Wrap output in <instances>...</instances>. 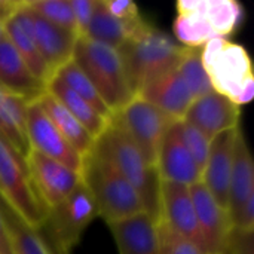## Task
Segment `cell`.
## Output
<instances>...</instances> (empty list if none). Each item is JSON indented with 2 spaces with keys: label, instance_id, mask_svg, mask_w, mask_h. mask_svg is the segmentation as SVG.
<instances>
[{
  "label": "cell",
  "instance_id": "1",
  "mask_svg": "<svg viewBox=\"0 0 254 254\" xmlns=\"http://www.w3.org/2000/svg\"><path fill=\"white\" fill-rule=\"evenodd\" d=\"M91 152L115 167V170L137 190L146 213L159 222L161 179L156 167L146 161L128 135L110 121L101 135L95 138Z\"/></svg>",
  "mask_w": 254,
  "mask_h": 254
},
{
  "label": "cell",
  "instance_id": "2",
  "mask_svg": "<svg viewBox=\"0 0 254 254\" xmlns=\"http://www.w3.org/2000/svg\"><path fill=\"white\" fill-rule=\"evenodd\" d=\"M244 19L237 0H179L173 24L176 39L185 48H202L214 39H228Z\"/></svg>",
  "mask_w": 254,
  "mask_h": 254
},
{
  "label": "cell",
  "instance_id": "3",
  "mask_svg": "<svg viewBox=\"0 0 254 254\" xmlns=\"http://www.w3.org/2000/svg\"><path fill=\"white\" fill-rule=\"evenodd\" d=\"M185 51L170 34L150 24L137 31L119 51L134 95L150 80L177 68Z\"/></svg>",
  "mask_w": 254,
  "mask_h": 254
},
{
  "label": "cell",
  "instance_id": "4",
  "mask_svg": "<svg viewBox=\"0 0 254 254\" xmlns=\"http://www.w3.org/2000/svg\"><path fill=\"white\" fill-rule=\"evenodd\" d=\"M71 60L91 80L113 115L134 97L122 55L118 49L98 43L86 36H79Z\"/></svg>",
  "mask_w": 254,
  "mask_h": 254
},
{
  "label": "cell",
  "instance_id": "5",
  "mask_svg": "<svg viewBox=\"0 0 254 254\" xmlns=\"http://www.w3.org/2000/svg\"><path fill=\"white\" fill-rule=\"evenodd\" d=\"M201 60L214 92L240 107L253 100V65L244 46L228 39H214L201 48Z\"/></svg>",
  "mask_w": 254,
  "mask_h": 254
},
{
  "label": "cell",
  "instance_id": "6",
  "mask_svg": "<svg viewBox=\"0 0 254 254\" xmlns=\"http://www.w3.org/2000/svg\"><path fill=\"white\" fill-rule=\"evenodd\" d=\"M80 176L95 202L98 216H101L106 223L146 213L137 190L113 165L92 152L83 158Z\"/></svg>",
  "mask_w": 254,
  "mask_h": 254
},
{
  "label": "cell",
  "instance_id": "7",
  "mask_svg": "<svg viewBox=\"0 0 254 254\" xmlns=\"http://www.w3.org/2000/svg\"><path fill=\"white\" fill-rule=\"evenodd\" d=\"M0 198L13 210V213L30 228L45 226L48 208L37 196L25 161L15 155L0 140Z\"/></svg>",
  "mask_w": 254,
  "mask_h": 254
},
{
  "label": "cell",
  "instance_id": "8",
  "mask_svg": "<svg viewBox=\"0 0 254 254\" xmlns=\"http://www.w3.org/2000/svg\"><path fill=\"white\" fill-rule=\"evenodd\" d=\"M112 122L128 135L146 161L156 167L162 140L176 119L138 95H134L131 101L113 115Z\"/></svg>",
  "mask_w": 254,
  "mask_h": 254
},
{
  "label": "cell",
  "instance_id": "9",
  "mask_svg": "<svg viewBox=\"0 0 254 254\" xmlns=\"http://www.w3.org/2000/svg\"><path fill=\"white\" fill-rule=\"evenodd\" d=\"M97 216L95 202L83 182L63 202L49 208L45 226L57 254L71 253Z\"/></svg>",
  "mask_w": 254,
  "mask_h": 254
},
{
  "label": "cell",
  "instance_id": "10",
  "mask_svg": "<svg viewBox=\"0 0 254 254\" xmlns=\"http://www.w3.org/2000/svg\"><path fill=\"white\" fill-rule=\"evenodd\" d=\"M25 135L30 150L39 152L80 174L83 158L61 135L42 109L37 97L25 104Z\"/></svg>",
  "mask_w": 254,
  "mask_h": 254
},
{
  "label": "cell",
  "instance_id": "11",
  "mask_svg": "<svg viewBox=\"0 0 254 254\" xmlns=\"http://www.w3.org/2000/svg\"><path fill=\"white\" fill-rule=\"evenodd\" d=\"M25 167L37 196L48 210L63 202L82 183L79 173L34 150L28 152Z\"/></svg>",
  "mask_w": 254,
  "mask_h": 254
},
{
  "label": "cell",
  "instance_id": "12",
  "mask_svg": "<svg viewBox=\"0 0 254 254\" xmlns=\"http://www.w3.org/2000/svg\"><path fill=\"white\" fill-rule=\"evenodd\" d=\"M159 223L173 234L196 244L204 253V241L188 186L161 182Z\"/></svg>",
  "mask_w": 254,
  "mask_h": 254
},
{
  "label": "cell",
  "instance_id": "13",
  "mask_svg": "<svg viewBox=\"0 0 254 254\" xmlns=\"http://www.w3.org/2000/svg\"><path fill=\"white\" fill-rule=\"evenodd\" d=\"M189 192L204 241V254H225L232 232L229 214L217 204L202 182L192 185Z\"/></svg>",
  "mask_w": 254,
  "mask_h": 254
},
{
  "label": "cell",
  "instance_id": "14",
  "mask_svg": "<svg viewBox=\"0 0 254 254\" xmlns=\"http://www.w3.org/2000/svg\"><path fill=\"white\" fill-rule=\"evenodd\" d=\"M238 129L240 128L225 131L211 140L208 159L201 179L208 192L226 213L229 210V183Z\"/></svg>",
  "mask_w": 254,
  "mask_h": 254
},
{
  "label": "cell",
  "instance_id": "15",
  "mask_svg": "<svg viewBox=\"0 0 254 254\" xmlns=\"http://www.w3.org/2000/svg\"><path fill=\"white\" fill-rule=\"evenodd\" d=\"M240 118L241 107L213 91L193 100L183 119L213 140L225 131L240 128Z\"/></svg>",
  "mask_w": 254,
  "mask_h": 254
},
{
  "label": "cell",
  "instance_id": "16",
  "mask_svg": "<svg viewBox=\"0 0 254 254\" xmlns=\"http://www.w3.org/2000/svg\"><path fill=\"white\" fill-rule=\"evenodd\" d=\"M176 122L167 131L159 147L156 171L161 182H170L190 188L192 185L201 182L202 173L182 143L176 128Z\"/></svg>",
  "mask_w": 254,
  "mask_h": 254
},
{
  "label": "cell",
  "instance_id": "17",
  "mask_svg": "<svg viewBox=\"0 0 254 254\" xmlns=\"http://www.w3.org/2000/svg\"><path fill=\"white\" fill-rule=\"evenodd\" d=\"M119 254H162L159 222L147 213L107 223Z\"/></svg>",
  "mask_w": 254,
  "mask_h": 254
},
{
  "label": "cell",
  "instance_id": "18",
  "mask_svg": "<svg viewBox=\"0 0 254 254\" xmlns=\"http://www.w3.org/2000/svg\"><path fill=\"white\" fill-rule=\"evenodd\" d=\"M3 28L4 36L16 49L33 76L39 79L43 85H46V82L52 77V71L36 46L33 37L31 16L24 1H19L18 7L3 21Z\"/></svg>",
  "mask_w": 254,
  "mask_h": 254
},
{
  "label": "cell",
  "instance_id": "19",
  "mask_svg": "<svg viewBox=\"0 0 254 254\" xmlns=\"http://www.w3.org/2000/svg\"><path fill=\"white\" fill-rule=\"evenodd\" d=\"M135 95L153 104L176 121L186 116L195 100L177 68L150 80Z\"/></svg>",
  "mask_w": 254,
  "mask_h": 254
},
{
  "label": "cell",
  "instance_id": "20",
  "mask_svg": "<svg viewBox=\"0 0 254 254\" xmlns=\"http://www.w3.org/2000/svg\"><path fill=\"white\" fill-rule=\"evenodd\" d=\"M27 9L31 16L33 37H34L36 46L54 74L61 65H64L73 58L76 39L79 36L51 24L49 21L39 16L30 7Z\"/></svg>",
  "mask_w": 254,
  "mask_h": 254
},
{
  "label": "cell",
  "instance_id": "21",
  "mask_svg": "<svg viewBox=\"0 0 254 254\" xmlns=\"http://www.w3.org/2000/svg\"><path fill=\"white\" fill-rule=\"evenodd\" d=\"M0 88L25 100H33L45 91V85L33 76L6 36L0 42Z\"/></svg>",
  "mask_w": 254,
  "mask_h": 254
},
{
  "label": "cell",
  "instance_id": "22",
  "mask_svg": "<svg viewBox=\"0 0 254 254\" xmlns=\"http://www.w3.org/2000/svg\"><path fill=\"white\" fill-rule=\"evenodd\" d=\"M28 100L0 88V140L22 161L30 144L25 135V104Z\"/></svg>",
  "mask_w": 254,
  "mask_h": 254
},
{
  "label": "cell",
  "instance_id": "23",
  "mask_svg": "<svg viewBox=\"0 0 254 254\" xmlns=\"http://www.w3.org/2000/svg\"><path fill=\"white\" fill-rule=\"evenodd\" d=\"M252 193H254L253 158H252L249 144L246 141V137L240 128L237 134V140H235L234 162H232V173H231V183H229L228 214H229L231 225Z\"/></svg>",
  "mask_w": 254,
  "mask_h": 254
},
{
  "label": "cell",
  "instance_id": "24",
  "mask_svg": "<svg viewBox=\"0 0 254 254\" xmlns=\"http://www.w3.org/2000/svg\"><path fill=\"white\" fill-rule=\"evenodd\" d=\"M147 22L144 19L128 24L118 18H115L103 4V0H97V6L92 15V19L88 25V30L83 36L107 45L110 48H115L121 51V48L137 33L140 31Z\"/></svg>",
  "mask_w": 254,
  "mask_h": 254
},
{
  "label": "cell",
  "instance_id": "25",
  "mask_svg": "<svg viewBox=\"0 0 254 254\" xmlns=\"http://www.w3.org/2000/svg\"><path fill=\"white\" fill-rule=\"evenodd\" d=\"M37 100L48 118L57 127L61 135L68 141V144L82 158H86L94 147L95 138L49 92H46V89L37 97Z\"/></svg>",
  "mask_w": 254,
  "mask_h": 254
},
{
  "label": "cell",
  "instance_id": "26",
  "mask_svg": "<svg viewBox=\"0 0 254 254\" xmlns=\"http://www.w3.org/2000/svg\"><path fill=\"white\" fill-rule=\"evenodd\" d=\"M46 92H49L94 138L100 137L101 132L110 124L103 116H100L85 100H82L74 91H71L64 82L57 76H52L46 85Z\"/></svg>",
  "mask_w": 254,
  "mask_h": 254
},
{
  "label": "cell",
  "instance_id": "27",
  "mask_svg": "<svg viewBox=\"0 0 254 254\" xmlns=\"http://www.w3.org/2000/svg\"><path fill=\"white\" fill-rule=\"evenodd\" d=\"M0 213L6 225L13 254H54L37 229L24 223L13 210L0 198Z\"/></svg>",
  "mask_w": 254,
  "mask_h": 254
},
{
  "label": "cell",
  "instance_id": "28",
  "mask_svg": "<svg viewBox=\"0 0 254 254\" xmlns=\"http://www.w3.org/2000/svg\"><path fill=\"white\" fill-rule=\"evenodd\" d=\"M52 76H57L61 82H64L71 91H74L82 100H85L100 116H103L106 121H112L113 113L107 109L104 101L101 100L98 91L94 88L91 80L85 76V73L76 65L73 60L61 65Z\"/></svg>",
  "mask_w": 254,
  "mask_h": 254
},
{
  "label": "cell",
  "instance_id": "29",
  "mask_svg": "<svg viewBox=\"0 0 254 254\" xmlns=\"http://www.w3.org/2000/svg\"><path fill=\"white\" fill-rule=\"evenodd\" d=\"M177 71L195 100L213 92V86L201 60V48H186L185 55L177 65Z\"/></svg>",
  "mask_w": 254,
  "mask_h": 254
},
{
  "label": "cell",
  "instance_id": "30",
  "mask_svg": "<svg viewBox=\"0 0 254 254\" xmlns=\"http://www.w3.org/2000/svg\"><path fill=\"white\" fill-rule=\"evenodd\" d=\"M24 3L51 24L79 36L68 0H30Z\"/></svg>",
  "mask_w": 254,
  "mask_h": 254
},
{
  "label": "cell",
  "instance_id": "31",
  "mask_svg": "<svg viewBox=\"0 0 254 254\" xmlns=\"http://www.w3.org/2000/svg\"><path fill=\"white\" fill-rule=\"evenodd\" d=\"M176 128H177L182 143L185 144V147L188 149V152L190 153V156L193 158V161L196 162L198 168L202 173L208 159L211 140L204 132H201L196 127L186 122L185 119L177 121Z\"/></svg>",
  "mask_w": 254,
  "mask_h": 254
},
{
  "label": "cell",
  "instance_id": "32",
  "mask_svg": "<svg viewBox=\"0 0 254 254\" xmlns=\"http://www.w3.org/2000/svg\"><path fill=\"white\" fill-rule=\"evenodd\" d=\"M159 235H161L162 254H204L196 244L173 234L161 223H159Z\"/></svg>",
  "mask_w": 254,
  "mask_h": 254
},
{
  "label": "cell",
  "instance_id": "33",
  "mask_svg": "<svg viewBox=\"0 0 254 254\" xmlns=\"http://www.w3.org/2000/svg\"><path fill=\"white\" fill-rule=\"evenodd\" d=\"M103 4L115 18L124 22L134 24L143 19L138 6L131 0H103Z\"/></svg>",
  "mask_w": 254,
  "mask_h": 254
},
{
  "label": "cell",
  "instance_id": "34",
  "mask_svg": "<svg viewBox=\"0 0 254 254\" xmlns=\"http://www.w3.org/2000/svg\"><path fill=\"white\" fill-rule=\"evenodd\" d=\"M73 16H74V22H76V28H77V34L83 36L88 30V25L92 19L95 6H97V0H68Z\"/></svg>",
  "mask_w": 254,
  "mask_h": 254
},
{
  "label": "cell",
  "instance_id": "35",
  "mask_svg": "<svg viewBox=\"0 0 254 254\" xmlns=\"http://www.w3.org/2000/svg\"><path fill=\"white\" fill-rule=\"evenodd\" d=\"M225 254H254L253 234H244L232 229Z\"/></svg>",
  "mask_w": 254,
  "mask_h": 254
},
{
  "label": "cell",
  "instance_id": "36",
  "mask_svg": "<svg viewBox=\"0 0 254 254\" xmlns=\"http://www.w3.org/2000/svg\"><path fill=\"white\" fill-rule=\"evenodd\" d=\"M0 254H13L12 253L10 240H9V234H7L6 225L3 222L1 213H0Z\"/></svg>",
  "mask_w": 254,
  "mask_h": 254
},
{
  "label": "cell",
  "instance_id": "37",
  "mask_svg": "<svg viewBox=\"0 0 254 254\" xmlns=\"http://www.w3.org/2000/svg\"><path fill=\"white\" fill-rule=\"evenodd\" d=\"M19 1H12V0H0V19L4 21L16 7Z\"/></svg>",
  "mask_w": 254,
  "mask_h": 254
},
{
  "label": "cell",
  "instance_id": "38",
  "mask_svg": "<svg viewBox=\"0 0 254 254\" xmlns=\"http://www.w3.org/2000/svg\"><path fill=\"white\" fill-rule=\"evenodd\" d=\"M3 37H4V28H3V21L0 19V42L3 40Z\"/></svg>",
  "mask_w": 254,
  "mask_h": 254
}]
</instances>
